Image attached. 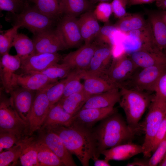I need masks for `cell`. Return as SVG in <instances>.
<instances>
[{"label":"cell","instance_id":"1","mask_svg":"<svg viewBox=\"0 0 166 166\" xmlns=\"http://www.w3.org/2000/svg\"><path fill=\"white\" fill-rule=\"evenodd\" d=\"M45 128L57 134L68 151L75 155L83 166H88L90 159L99 158L93 128H85L74 124L69 126L56 125Z\"/></svg>","mask_w":166,"mask_h":166},{"label":"cell","instance_id":"2","mask_svg":"<svg viewBox=\"0 0 166 166\" xmlns=\"http://www.w3.org/2000/svg\"><path fill=\"white\" fill-rule=\"evenodd\" d=\"M93 132L98 158L104 150L132 142L136 133L116 112L101 121L96 128L93 129Z\"/></svg>","mask_w":166,"mask_h":166},{"label":"cell","instance_id":"3","mask_svg":"<svg viewBox=\"0 0 166 166\" xmlns=\"http://www.w3.org/2000/svg\"><path fill=\"white\" fill-rule=\"evenodd\" d=\"M121 94L120 106L126 115L128 125L137 133L141 119L148 108L153 96L148 93L125 87L118 86Z\"/></svg>","mask_w":166,"mask_h":166},{"label":"cell","instance_id":"4","mask_svg":"<svg viewBox=\"0 0 166 166\" xmlns=\"http://www.w3.org/2000/svg\"><path fill=\"white\" fill-rule=\"evenodd\" d=\"M148 108L144 121L139 124L138 132L141 131L144 133V139L142 145L143 154L145 157L150 158L155 134L166 116V98L155 94Z\"/></svg>","mask_w":166,"mask_h":166},{"label":"cell","instance_id":"5","mask_svg":"<svg viewBox=\"0 0 166 166\" xmlns=\"http://www.w3.org/2000/svg\"><path fill=\"white\" fill-rule=\"evenodd\" d=\"M0 132L11 133L22 138L29 136L28 124L19 116L10 99L1 100Z\"/></svg>","mask_w":166,"mask_h":166},{"label":"cell","instance_id":"6","mask_svg":"<svg viewBox=\"0 0 166 166\" xmlns=\"http://www.w3.org/2000/svg\"><path fill=\"white\" fill-rule=\"evenodd\" d=\"M126 53L113 57L102 77L118 86L129 80L138 68Z\"/></svg>","mask_w":166,"mask_h":166},{"label":"cell","instance_id":"7","mask_svg":"<svg viewBox=\"0 0 166 166\" xmlns=\"http://www.w3.org/2000/svg\"><path fill=\"white\" fill-rule=\"evenodd\" d=\"M166 72V64L142 68L128 81L132 87L131 89L147 93L154 92L159 80Z\"/></svg>","mask_w":166,"mask_h":166},{"label":"cell","instance_id":"8","mask_svg":"<svg viewBox=\"0 0 166 166\" xmlns=\"http://www.w3.org/2000/svg\"><path fill=\"white\" fill-rule=\"evenodd\" d=\"M53 19L36 7L16 14L15 24L26 28L35 34L51 29Z\"/></svg>","mask_w":166,"mask_h":166},{"label":"cell","instance_id":"9","mask_svg":"<svg viewBox=\"0 0 166 166\" xmlns=\"http://www.w3.org/2000/svg\"><path fill=\"white\" fill-rule=\"evenodd\" d=\"M50 86L36 92L28 123L29 136H32L35 132L38 131L45 121L50 106L46 94L47 89Z\"/></svg>","mask_w":166,"mask_h":166},{"label":"cell","instance_id":"10","mask_svg":"<svg viewBox=\"0 0 166 166\" xmlns=\"http://www.w3.org/2000/svg\"><path fill=\"white\" fill-rule=\"evenodd\" d=\"M33 40L36 53H55L67 49L62 36L57 28L34 34Z\"/></svg>","mask_w":166,"mask_h":166},{"label":"cell","instance_id":"11","mask_svg":"<svg viewBox=\"0 0 166 166\" xmlns=\"http://www.w3.org/2000/svg\"><path fill=\"white\" fill-rule=\"evenodd\" d=\"M37 138L47 146L66 166H76L71 153L66 148L59 136L51 130L40 128Z\"/></svg>","mask_w":166,"mask_h":166},{"label":"cell","instance_id":"12","mask_svg":"<svg viewBox=\"0 0 166 166\" xmlns=\"http://www.w3.org/2000/svg\"><path fill=\"white\" fill-rule=\"evenodd\" d=\"M99 45L95 41L84 44L64 56L62 59V63L66 65L72 70L84 71L88 67Z\"/></svg>","mask_w":166,"mask_h":166},{"label":"cell","instance_id":"13","mask_svg":"<svg viewBox=\"0 0 166 166\" xmlns=\"http://www.w3.org/2000/svg\"><path fill=\"white\" fill-rule=\"evenodd\" d=\"M61 58L57 53H35L21 60L20 68L23 73L39 72L58 63Z\"/></svg>","mask_w":166,"mask_h":166},{"label":"cell","instance_id":"14","mask_svg":"<svg viewBox=\"0 0 166 166\" xmlns=\"http://www.w3.org/2000/svg\"><path fill=\"white\" fill-rule=\"evenodd\" d=\"M21 65V60L17 55L9 53L2 56L0 61V76L2 84L4 90L10 93L18 86L15 82V72Z\"/></svg>","mask_w":166,"mask_h":166},{"label":"cell","instance_id":"15","mask_svg":"<svg viewBox=\"0 0 166 166\" xmlns=\"http://www.w3.org/2000/svg\"><path fill=\"white\" fill-rule=\"evenodd\" d=\"M113 58L112 46L99 44L88 68L82 71L84 74L102 77L109 66Z\"/></svg>","mask_w":166,"mask_h":166},{"label":"cell","instance_id":"16","mask_svg":"<svg viewBox=\"0 0 166 166\" xmlns=\"http://www.w3.org/2000/svg\"><path fill=\"white\" fill-rule=\"evenodd\" d=\"M34 91L18 86L10 93L15 110L27 124L36 93Z\"/></svg>","mask_w":166,"mask_h":166},{"label":"cell","instance_id":"17","mask_svg":"<svg viewBox=\"0 0 166 166\" xmlns=\"http://www.w3.org/2000/svg\"><path fill=\"white\" fill-rule=\"evenodd\" d=\"M57 28L61 34L67 48L77 47L83 41L76 17L64 15Z\"/></svg>","mask_w":166,"mask_h":166},{"label":"cell","instance_id":"18","mask_svg":"<svg viewBox=\"0 0 166 166\" xmlns=\"http://www.w3.org/2000/svg\"><path fill=\"white\" fill-rule=\"evenodd\" d=\"M126 34V45L133 52L157 48L155 46L152 29L149 22L143 27Z\"/></svg>","mask_w":166,"mask_h":166},{"label":"cell","instance_id":"19","mask_svg":"<svg viewBox=\"0 0 166 166\" xmlns=\"http://www.w3.org/2000/svg\"><path fill=\"white\" fill-rule=\"evenodd\" d=\"M116 112L114 107L82 109L73 116L71 124L92 129L93 126L96 123Z\"/></svg>","mask_w":166,"mask_h":166},{"label":"cell","instance_id":"20","mask_svg":"<svg viewBox=\"0 0 166 166\" xmlns=\"http://www.w3.org/2000/svg\"><path fill=\"white\" fill-rule=\"evenodd\" d=\"M129 55L138 68L166 64V54L156 48L139 50Z\"/></svg>","mask_w":166,"mask_h":166},{"label":"cell","instance_id":"21","mask_svg":"<svg viewBox=\"0 0 166 166\" xmlns=\"http://www.w3.org/2000/svg\"><path fill=\"white\" fill-rule=\"evenodd\" d=\"M93 10L83 14L77 18L80 31L85 44L93 42L101 28L94 14Z\"/></svg>","mask_w":166,"mask_h":166},{"label":"cell","instance_id":"22","mask_svg":"<svg viewBox=\"0 0 166 166\" xmlns=\"http://www.w3.org/2000/svg\"><path fill=\"white\" fill-rule=\"evenodd\" d=\"M15 82L17 86L35 91L47 87L55 82L40 73L16 74Z\"/></svg>","mask_w":166,"mask_h":166},{"label":"cell","instance_id":"23","mask_svg":"<svg viewBox=\"0 0 166 166\" xmlns=\"http://www.w3.org/2000/svg\"><path fill=\"white\" fill-rule=\"evenodd\" d=\"M142 145L131 143L120 144L103 151L101 154L108 161L111 160H128L139 154L142 153Z\"/></svg>","mask_w":166,"mask_h":166},{"label":"cell","instance_id":"24","mask_svg":"<svg viewBox=\"0 0 166 166\" xmlns=\"http://www.w3.org/2000/svg\"><path fill=\"white\" fill-rule=\"evenodd\" d=\"M119 89V87H117L103 93L90 96L81 109L114 107L120 99L121 95Z\"/></svg>","mask_w":166,"mask_h":166},{"label":"cell","instance_id":"25","mask_svg":"<svg viewBox=\"0 0 166 166\" xmlns=\"http://www.w3.org/2000/svg\"><path fill=\"white\" fill-rule=\"evenodd\" d=\"M163 14L152 13L149 15L148 21L152 29L155 46L161 51L166 49V22Z\"/></svg>","mask_w":166,"mask_h":166},{"label":"cell","instance_id":"26","mask_svg":"<svg viewBox=\"0 0 166 166\" xmlns=\"http://www.w3.org/2000/svg\"><path fill=\"white\" fill-rule=\"evenodd\" d=\"M74 116L67 113L58 102L50 105L42 127L61 125L69 126Z\"/></svg>","mask_w":166,"mask_h":166},{"label":"cell","instance_id":"27","mask_svg":"<svg viewBox=\"0 0 166 166\" xmlns=\"http://www.w3.org/2000/svg\"><path fill=\"white\" fill-rule=\"evenodd\" d=\"M82 79L84 80L83 90L90 96L118 87L103 77L85 74L83 72Z\"/></svg>","mask_w":166,"mask_h":166},{"label":"cell","instance_id":"28","mask_svg":"<svg viewBox=\"0 0 166 166\" xmlns=\"http://www.w3.org/2000/svg\"><path fill=\"white\" fill-rule=\"evenodd\" d=\"M94 4L90 0H61V15H68L77 18L93 10Z\"/></svg>","mask_w":166,"mask_h":166},{"label":"cell","instance_id":"29","mask_svg":"<svg viewBox=\"0 0 166 166\" xmlns=\"http://www.w3.org/2000/svg\"><path fill=\"white\" fill-rule=\"evenodd\" d=\"M35 138L27 136L22 140L23 147L19 160L23 166H39Z\"/></svg>","mask_w":166,"mask_h":166},{"label":"cell","instance_id":"30","mask_svg":"<svg viewBox=\"0 0 166 166\" xmlns=\"http://www.w3.org/2000/svg\"><path fill=\"white\" fill-rule=\"evenodd\" d=\"M35 142L39 166H65L58 157L45 144L35 138Z\"/></svg>","mask_w":166,"mask_h":166},{"label":"cell","instance_id":"31","mask_svg":"<svg viewBox=\"0 0 166 166\" xmlns=\"http://www.w3.org/2000/svg\"><path fill=\"white\" fill-rule=\"evenodd\" d=\"M147 23L139 14H127L119 18L114 25L120 31L127 33L143 27Z\"/></svg>","mask_w":166,"mask_h":166},{"label":"cell","instance_id":"32","mask_svg":"<svg viewBox=\"0 0 166 166\" xmlns=\"http://www.w3.org/2000/svg\"><path fill=\"white\" fill-rule=\"evenodd\" d=\"M90 96L83 90L73 94L58 102L67 113L74 116Z\"/></svg>","mask_w":166,"mask_h":166},{"label":"cell","instance_id":"33","mask_svg":"<svg viewBox=\"0 0 166 166\" xmlns=\"http://www.w3.org/2000/svg\"><path fill=\"white\" fill-rule=\"evenodd\" d=\"M12 46L14 47L17 55L22 60L36 53L33 40L22 33H18L14 37Z\"/></svg>","mask_w":166,"mask_h":166},{"label":"cell","instance_id":"34","mask_svg":"<svg viewBox=\"0 0 166 166\" xmlns=\"http://www.w3.org/2000/svg\"><path fill=\"white\" fill-rule=\"evenodd\" d=\"M82 77V71L75 69L71 70L66 77L63 94L60 101L73 94L83 90V85L81 82Z\"/></svg>","mask_w":166,"mask_h":166},{"label":"cell","instance_id":"35","mask_svg":"<svg viewBox=\"0 0 166 166\" xmlns=\"http://www.w3.org/2000/svg\"><path fill=\"white\" fill-rule=\"evenodd\" d=\"M119 31L114 25L106 24L101 27L94 41L98 44H107L112 46L116 42Z\"/></svg>","mask_w":166,"mask_h":166},{"label":"cell","instance_id":"36","mask_svg":"<svg viewBox=\"0 0 166 166\" xmlns=\"http://www.w3.org/2000/svg\"><path fill=\"white\" fill-rule=\"evenodd\" d=\"M61 0H36V8L41 12L53 19L61 15Z\"/></svg>","mask_w":166,"mask_h":166},{"label":"cell","instance_id":"37","mask_svg":"<svg viewBox=\"0 0 166 166\" xmlns=\"http://www.w3.org/2000/svg\"><path fill=\"white\" fill-rule=\"evenodd\" d=\"M72 70L66 65L58 63L38 73H42L54 82H57L59 80L66 77Z\"/></svg>","mask_w":166,"mask_h":166},{"label":"cell","instance_id":"38","mask_svg":"<svg viewBox=\"0 0 166 166\" xmlns=\"http://www.w3.org/2000/svg\"><path fill=\"white\" fill-rule=\"evenodd\" d=\"M23 140L7 151L0 152V166H9L11 164L14 165L17 163L22 150Z\"/></svg>","mask_w":166,"mask_h":166},{"label":"cell","instance_id":"39","mask_svg":"<svg viewBox=\"0 0 166 166\" xmlns=\"http://www.w3.org/2000/svg\"><path fill=\"white\" fill-rule=\"evenodd\" d=\"M20 27L19 26L15 24L12 27L0 34V53L1 56L8 53L12 46L14 38Z\"/></svg>","mask_w":166,"mask_h":166},{"label":"cell","instance_id":"40","mask_svg":"<svg viewBox=\"0 0 166 166\" xmlns=\"http://www.w3.org/2000/svg\"><path fill=\"white\" fill-rule=\"evenodd\" d=\"M66 81V77L53 84L47 89L46 94L50 106L58 102L61 98Z\"/></svg>","mask_w":166,"mask_h":166},{"label":"cell","instance_id":"41","mask_svg":"<svg viewBox=\"0 0 166 166\" xmlns=\"http://www.w3.org/2000/svg\"><path fill=\"white\" fill-rule=\"evenodd\" d=\"M94 14L98 21L107 23L113 13L111 3L102 2L99 3L93 10Z\"/></svg>","mask_w":166,"mask_h":166},{"label":"cell","instance_id":"42","mask_svg":"<svg viewBox=\"0 0 166 166\" xmlns=\"http://www.w3.org/2000/svg\"><path fill=\"white\" fill-rule=\"evenodd\" d=\"M24 138L11 133L0 132V152L3 149L7 150L20 143Z\"/></svg>","mask_w":166,"mask_h":166},{"label":"cell","instance_id":"43","mask_svg":"<svg viewBox=\"0 0 166 166\" xmlns=\"http://www.w3.org/2000/svg\"><path fill=\"white\" fill-rule=\"evenodd\" d=\"M166 152V135L148 160L149 166L158 165Z\"/></svg>","mask_w":166,"mask_h":166},{"label":"cell","instance_id":"44","mask_svg":"<svg viewBox=\"0 0 166 166\" xmlns=\"http://www.w3.org/2000/svg\"><path fill=\"white\" fill-rule=\"evenodd\" d=\"M128 2V0H112L111 4L113 13L116 17L119 19L127 14L126 7Z\"/></svg>","mask_w":166,"mask_h":166},{"label":"cell","instance_id":"45","mask_svg":"<svg viewBox=\"0 0 166 166\" xmlns=\"http://www.w3.org/2000/svg\"><path fill=\"white\" fill-rule=\"evenodd\" d=\"M166 135V116L159 127L155 134L152 143V151L153 153L160 142Z\"/></svg>","mask_w":166,"mask_h":166},{"label":"cell","instance_id":"46","mask_svg":"<svg viewBox=\"0 0 166 166\" xmlns=\"http://www.w3.org/2000/svg\"><path fill=\"white\" fill-rule=\"evenodd\" d=\"M19 4L15 0H0V9L15 14Z\"/></svg>","mask_w":166,"mask_h":166},{"label":"cell","instance_id":"47","mask_svg":"<svg viewBox=\"0 0 166 166\" xmlns=\"http://www.w3.org/2000/svg\"><path fill=\"white\" fill-rule=\"evenodd\" d=\"M154 92L156 95L166 98V72L159 80Z\"/></svg>","mask_w":166,"mask_h":166},{"label":"cell","instance_id":"48","mask_svg":"<svg viewBox=\"0 0 166 166\" xmlns=\"http://www.w3.org/2000/svg\"><path fill=\"white\" fill-rule=\"evenodd\" d=\"M128 166H148V160H136L133 162L128 163Z\"/></svg>","mask_w":166,"mask_h":166},{"label":"cell","instance_id":"49","mask_svg":"<svg viewBox=\"0 0 166 166\" xmlns=\"http://www.w3.org/2000/svg\"><path fill=\"white\" fill-rule=\"evenodd\" d=\"M94 162V165L95 166H109L110 164L109 161L105 160H101L99 158H94L92 159Z\"/></svg>","mask_w":166,"mask_h":166},{"label":"cell","instance_id":"50","mask_svg":"<svg viewBox=\"0 0 166 166\" xmlns=\"http://www.w3.org/2000/svg\"><path fill=\"white\" fill-rule=\"evenodd\" d=\"M156 0H128V5L129 6L152 2Z\"/></svg>","mask_w":166,"mask_h":166},{"label":"cell","instance_id":"51","mask_svg":"<svg viewBox=\"0 0 166 166\" xmlns=\"http://www.w3.org/2000/svg\"><path fill=\"white\" fill-rule=\"evenodd\" d=\"M157 4L159 6L163 7L166 9V0H158Z\"/></svg>","mask_w":166,"mask_h":166},{"label":"cell","instance_id":"52","mask_svg":"<svg viewBox=\"0 0 166 166\" xmlns=\"http://www.w3.org/2000/svg\"><path fill=\"white\" fill-rule=\"evenodd\" d=\"M158 165L160 166H166V152Z\"/></svg>","mask_w":166,"mask_h":166},{"label":"cell","instance_id":"53","mask_svg":"<svg viewBox=\"0 0 166 166\" xmlns=\"http://www.w3.org/2000/svg\"><path fill=\"white\" fill-rule=\"evenodd\" d=\"M91 2L94 5V4L97 2H107L112 1V0H90Z\"/></svg>","mask_w":166,"mask_h":166},{"label":"cell","instance_id":"54","mask_svg":"<svg viewBox=\"0 0 166 166\" xmlns=\"http://www.w3.org/2000/svg\"><path fill=\"white\" fill-rule=\"evenodd\" d=\"M163 16L164 19L166 22V12L164 13Z\"/></svg>","mask_w":166,"mask_h":166},{"label":"cell","instance_id":"55","mask_svg":"<svg viewBox=\"0 0 166 166\" xmlns=\"http://www.w3.org/2000/svg\"><path fill=\"white\" fill-rule=\"evenodd\" d=\"M19 4L21 3L23 0H15Z\"/></svg>","mask_w":166,"mask_h":166}]
</instances>
